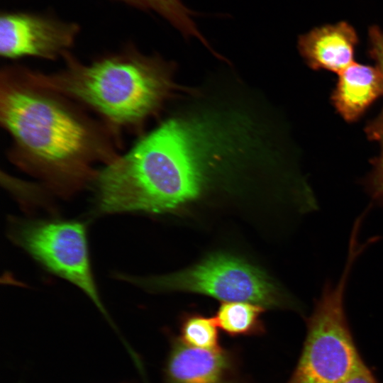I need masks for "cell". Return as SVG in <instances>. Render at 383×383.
<instances>
[{
	"instance_id": "1",
	"label": "cell",
	"mask_w": 383,
	"mask_h": 383,
	"mask_svg": "<svg viewBox=\"0 0 383 383\" xmlns=\"http://www.w3.org/2000/svg\"><path fill=\"white\" fill-rule=\"evenodd\" d=\"M0 122L10 160L62 196L91 184L96 165L118 155L119 138L100 119L18 65L1 71Z\"/></svg>"
},
{
	"instance_id": "2",
	"label": "cell",
	"mask_w": 383,
	"mask_h": 383,
	"mask_svg": "<svg viewBox=\"0 0 383 383\" xmlns=\"http://www.w3.org/2000/svg\"><path fill=\"white\" fill-rule=\"evenodd\" d=\"M63 60L62 70H33L34 77L94 113L118 138L123 131L140 129L177 91L190 90L175 83L170 62L143 54L132 44L89 63L71 52Z\"/></svg>"
},
{
	"instance_id": "3",
	"label": "cell",
	"mask_w": 383,
	"mask_h": 383,
	"mask_svg": "<svg viewBox=\"0 0 383 383\" xmlns=\"http://www.w3.org/2000/svg\"><path fill=\"white\" fill-rule=\"evenodd\" d=\"M358 253L357 241L350 240L341 277L325 287L307 320L301 353L287 383H340L363 362L344 309L345 284Z\"/></svg>"
},
{
	"instance_id": "4",
	"label": "cell",
	"mask_w": 383,
	"mask_h": 383,
	"mask_svg": "<svg viewBox=\"0 0 383 383\" xmlns=\"http://www.w3.org/2000/svg\"><path fill=\"white\" fill-rule=\"evenodd\" d=\"M152 291H180L202 294L227 301L255 303L279 308L285 302L276 286L259 269L238 257L214 254L199 264L170 274L127 278Z\"/></svg>"
},
{
	"instance_id": "5",
	"label": "cell",
	"mask_w": 383,
	"mask_h": 383,
	"mask_svg": "<svg viewBox=\"0 0 383 383\" xmlns=\"http://www.w3.org/2000/svg\"><path fill=\"white\" fill-rule=\"evenodd\" d=\"M13 238L45 267L79 287L106 314L91 272L84 223L26 221L16 225Z\"/></svg>"
},
{
	"instance_id": "6",
	"label": "cell",
	"mask_w": 383,
	"mask_h": 383,
	"mask_svg": "<svg viewBox=\"0 0 383 383\" xmlns=\"http://www.w3.org/2000/svg\"><path fill=\"white\" fill-rule=\"evenodd\" d=\"M79 30L77 23L50 14L4 11L0 18V54L8 60L64 58L70 52Z\"/></svg>"
},
{
	"instance_id": "7",
	"label": "cell",
	"mask_w": 383,
	"mask_h": 383,
	"mask_svg": "<svg viewBox=\"0 0 383 383\" xmlns=\"http://www.w3.org/2000/svg\"><path fill=\"white\" fill-rule=\"evenodd\" d=\"M233 353L208 350L172 339L165 366V383H244Z\"/></svg>"
},
{
	"instance_id": "8",
	"label": "cell",
	"mask_w": 383,
	"mask_h": 383,
	"mask_svg": "<svg viewBox=\"0 0 383 383\" xmlns=\"http://www.w3.org/2000/svg\"><path fill=\"white\" fill-rule=\"evenodd\" d=\"M358 42L356 31L346 22L316 28L301 35L300 53L313 69H325L339 74L355 62Z\"/></svg>"
},
{
	"instance_id": "9",
	"label": "cell",
	"mask_w": 383,
	"mask_h": 383,
	"mask_svg": "<svg viewBox=\"0 0 383 383\" xmlns=\"http://www.w3.org/2000/svg\"><path fill=\"white\" fill-rule=\"evenodd\" d=\"M332 100L348 121L359 118L383 94V77L377 67L354 62L338 74Z\"/></svg>"
},
{
	"instance_id": "10",
	"label": "cell",
	"mask_w": 383,
	"mask_h": 383,
	"mask_svg": "<svg viewBox=\"0 0 383 383\" xmlns=\"http://www.w3.org/2000/svg\"><path fill=\"white\" fill-rule=\"evenodd\" d=\"M265 309L251 302H222L214 318L218 328L230 336L260 335L265 331L262 320Z\"/></svg>"
},
{
	"instance_id": "11",
	"label": "cell",
	"mask_w": 383,
	"mask_h": 383,
	"mask_svg": "<svg viewBox=\"0 0 383 383\" xmlns=\"http://www.w3.org/2000/svg\"><path fill=\"white\" fill-rule=\"evenodd\" d=\"M146 11L160 14L185 38L199 39L208 49L211 47L202 35L194 21L196 14L187 7L182 0H117Z\"/></svg>"
},
{
	"instance_id": "12",
	"label": "cell",
	"mask_w": 383,
	"mask_h": 383,
	"mask_svg": "<svg viewBox=\"0 0 383 383\" xmlns=\"http://www.w3.org/2000/svg\"><path fill=\"white\" fill-rule=\"evenodd\" d=\"M218 328L214 317L199 313H187L181 321L179 338L196 348L217 350L222 348Z\"/></svg>"
},
{
	"instance_id": "13",
	"label": "cell",
	"mask_w": 383,
	"mask_h": 383,
	"mask_svg": "<svg viewBox=\"0 0 383 383\" xmlns=\"http://www.w3.org/2000/svg\"><path fill=\"white\" fill-rule=\"evenodd\" d=\"M370 55L375 61L376 67L383 77V30L376 26L369 30ZM367 134L370 139L377 140L383 133V109L379 115L367 127Z\"/></svg>"
},
{
	"instance_id": "14",
	"label": "cell",
	"mask_w": 383,
	"mask_h": 383,
	"mask_svg": "<svg viewBox=\"0 0 383 383\" xmlns=\"http://www.w3.org/2000/svg\"><path fill=\"white\" fill-rule=\"evenodd\" d=\"M377 140L381 143V152L375 164L372 189L375 197L383 201V133Z\"/></svg>"
},
{
	"instance_id": "15",
	"label": "cell",
	"mask_w": 383,
	"mask_h": 383,
	"mask_svg": "<svg viewBox=\"0 0 383 383\" xmlns=\"http://www.w3.org/2000/svg\"><path fill=\"white\" fill-rule=\"evenodd\" d=\"M340 383H378L371 370L362 362L350 375Z\"/></svg>"
}]
</instances>
